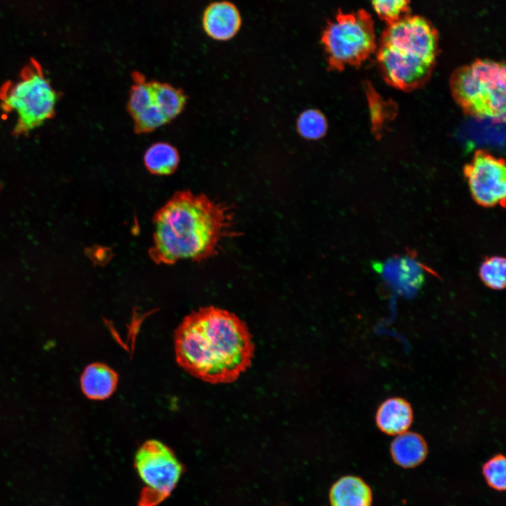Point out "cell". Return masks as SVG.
I'll return each instance as SVG.
<instances>
[{
	"label": "cell",
	"mask_w": 506,
	"mask_h": 506,
	"mask_svg": "<svg viewBox=\"0 0 506 506\" xmlns=\"http://www.w3.org/2000/svg\"><path fill=\"white\" fill-rule=\"evenodd\" d=\"M375 13L389 24L406 15L410 0H370Z\"/></svg>",
	"instance_id": "18"
},
{
	"label": "cell",
	"mask_w": 506,
	"mask_h": 506,
	"mask_svg": "<svg viewBox=\"0 0 506 506\" xmlns=\"http://www.w3.org/2000/svg\"><path fill=\"white\" fill-rule=\"evenodd\" d=\"M438 46L437 31L423 17L406 15L389 23L377 52L384 79L403 91L422 86L432 74Z\"/></svg>",
	"instance_id": "3"
},
{
	"label": "cell",
	"mask_w": 506,
	"mask_h": 506,
	"mask_svg": "<svg viewBox=\"0 0 506 506\" xmlns=\"http://www.w3.org/2000/svg\"><path fill=\"white\" fill-rule=\"evenodd\" d=\"M506 260L502 256L485 258L479 268V276L485 286L493 290H502L506 283Z\"/></svg>",
	"instance_id": "16"
},
{
	"label": "cell",
	"mask_w": 506,
	"mask_h": 506,
	"mask_svg": "<svg viewBox=\"0 0 506 506\" xmlns=\"http://www.w3.org/2000/svg\"><path fill=\"white\" fill-rule=\"evenodd\" d=\"M297 131L304 138L310 140L318 139L327 131V120L322 112L310 109L303 112L297 123Z\"/></svg>",
	"instance_id": "17"
},
{
	"label": "cell",
	"mask_w": 506,
	"mask_h": 506,
	"mask_svg": "<svg viewBox=\"0 0 506 506\" xmlns=\"http://www.w3.org/2000/svg\"><path fill=\"white\" fill-rule=\"evenodd\" d=\"M174 339L178 365L212 384L235 381L253 358L254 344L246 324L234 313L213 306L185 316Z\"/></svg>",
	"instance_id": "1"
},
{
	"label": "cell",
	"mask_w": 506,
	"mask_h": 506,
	"mask_svg": "<svg viewBox=\"0 0 506 506\" xmlns=\"http://www.w3.org/2000/svg\"><path fill=\"white\" fill-rule=\"evenodd\" d=\"M134 463L144 484L138 506H157L167 499L183 472V466L174 451L155 439L148 440L141 446Z\"/></svg>",
	"instance_id": "8"
},
{
	"label": "cell",
	"mask_w": 506,
	"mask_h": 506,
	"mask_svg": "<svg viewBox=\"0 0 506 506\" xmlns=\"http://www.w3.org/2000/svg\"><path fill=\"white\" fill-rule=\"evenodd\" d=\"M233 220L225 205L204 194L177 191L153 218L149 255L156 264L167 265L207 259L231 235Z\"/></svg>",
	"instance_id": "2"
},
{
	"label": "cell",
	"mask_w": 506,
	"mask_h": 506,
	"mask_svg": "<svg viewBox=\"0 0 506 506\" xmlns=\"http://www.w3.org/2000/svg\"><path fill=\"white\" fill-rule=\"evenodd\" d=\"M58 94L34 58L22 68L15 80L0 87V108L13 114L15 122L12 134L27 135L51 119L56 112Z\"/></svg>",
	"instance_id": "4"
},
{
	"label": "cell",
	"mask_w": 506,
	"mask_h": 506,
	"mask_svg": "<svg viewBox=\"0 0 506 506\" xmlns=\"http://www.w3.org/2000/svg\"><path fill=\"white\" fill-rule=\"evenodd\" d=\"M390 452L396 465L403 468H412L424 460L428 450L427 443L420 434L405 432L392 441Z\"/></svg>",
	"instance_id": "14"
},
{
	"label": "cell",
	"mask_w": 506,
	"mask_h": 506,
	"mask_svg": "<svg viewBox=\"0 0 506 506\" xmlns=\"http://www.w3.org/2000/svg\"><path fill=\"white\" fill-rule=\"evenodd\" d=\"M472 199L484 207H505L506 167L505 160L478 150L464 167Z\"/></svg>",
	"instance_id": "9"
},
{
	"label": "cell",
	"mask_w": 506,
	"mask_h": 506,
	"mask_svg": "<svg viewBox=\"0 0 506 506\" xmlns=\"http://www.w3.org/2000/svg\"><path fill=\"white\" fill-rule=\"evenodd\" d=\"M505 74L503 63L476 60L452 74L451 94L467 115L503 122L506 112Z\"/></svg>",
	"instance_id": "5"
},
{
	"label": "cell",
	"mask_w": 506,
	"mask_h": 506,
	"mask_svg": "<svg viewBox=\"0 0 506 506\" xmlns=\"http://www.w3.org/2000/svg\"><path fill=\"white\" fill-rule=\"evenodd\" d=\"M331 506H371L370 488L361 478L344 476L331 487L329 494Z\"/></svg>",
	"instance_id": "13"
},
{
	"label": "cell",
	"mask_w": 506,
	"mask_h": 506,
	"mask_svg": "<svg viewBox=\"0 0 506 506\" xmlns=\"http://www.w3.org/2000/svg\"><path fill=\"white\" fill-rule=\"evenodd\" d=\"M327 67L342 71L358 67L375 51L374 23L364 10L345 13L339 11L327 20L320 37Z\"/></svg>",
	"instance_id": "6"
},
{
	"label": "cell",
	"mask_w": 506,
	"mask_h": 506,
	"mask_svg": "<svg viewBox=\"0 0 506 506\" xmlns=\"http://www.w3.org/2000/svg\"><path fill=\"white\" fill-rule=\"evenodd\" d=\"M378 428L388 435L397 436L407 432L413 420L410 404L399 397L385 400L376 413Z\"/></svg>",
	"instance_id": "12"
},
{
	"label": "cell",
	"mask_w": 506,
	"mask_h": 506,
	"mask_svg": "<svg viewBox=\"0 0 506 506\" xmlns=\"http://www.w3.org/2000/svg\"><path fill=\"white\" fill-rule=\"evenodd\" d=\"M202 22L204 31L210 38L226 41L238 33L242 19L238 9L233 3L221 1L207 6Z\"/></svg>",
	"instance_id": "10"
},
{
	"label": "cell",
	"mask_w": 506,
	"mask_h": 506,
	"mask_svg": "<svg viewBox=\"0 0 506 506\" xmlns=\"http://www.w3.org/2000/svg\"><path fill=\"white\" fill-rule=\"evenodd\" d=\"M118 375L109 365L100 362L88 365L80 377L83 394L91 400H105L116 390Z\"/></svg>",
	"instance_id": "11"
},
{
	"label": "cell",
	"mask_w": 506,
	"mask_h": 506,
	"mask_svg": "<svg viewBox=\"0 0 506 506\" xmlns=\"http://www.w3.org/2000/svg\"><path fill=\"white\" fill-rule=\"evenodd\" d=\"M128 111L136 134H148L169 123L183 110L187 96L168 83L148 80L138 72L132 74Z\"/></svg>",
	"instance_id": "7"
},
{
	"label": "cell",
	"mask_w": 506,
	"mask_h": 506,
	"mask_svg": "<svg viewBox=\"0 0 506 506\" xmlns=\"http://www.w3.org/2000/svg\"><path fill=\"white\" fill-rule=\"evenodd\" d=\"M179 162L180 157L177 149L167 142L152 144L143 155L146 169L155 175L173 174L178 168Z\"/></svg>",
	"instance_id": "15"
},
{
	"label": "cell",
	"mask_w": 506,
	"mask_h": 506,
	"mask_svg": "<svg viewBox=\"0 0 506 506\" xmlns=\"http://www.w3.org/2000/svg\"><path fill=\"white\" fill-rule=\"evenodd\" d=\"M505 458L497 455L488 460L483 466V474L488 484L498 491H505L506 485Z\"/></svg>",
	"instance_id": "19"
}]
</instances>
